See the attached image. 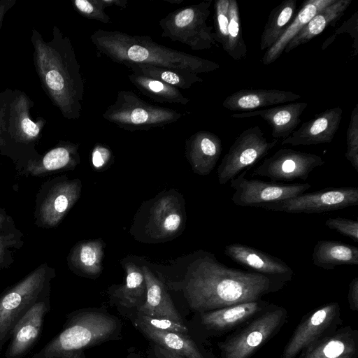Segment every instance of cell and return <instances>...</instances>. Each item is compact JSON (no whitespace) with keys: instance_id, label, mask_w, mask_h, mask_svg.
<instances>
[{"instance_id":"cell-1","label":"cell","mask_w":358,"mask_h":358,"mask_svg":"<svg viewBox=\"0 0 358 358\" xmlns=\"http://www.w3.org/2000/svg\"><path fill=\"white\" fill-rule=\"evenodd\" d=\"M199 255L189 265L182 290L189 307L200 313L259 300L286 282L229 267L210 252Z\"/></svg>"},{"instance_id":"cell-2","label":"cell","mask_w":358,"mask_h":358,"mask_svg":"<svg viewBox=\"0 0 358 358\" xmlns=\"http://www.w3.org/2000/svg\"><path fill=\"white\" fill-rule=\"evenodd\" d=\"M31 42L35 69L44 92L64 117L78 120L83 108L84 81L71 39L54 25L50 41H45L33 28Z\"/></svg>"},{"instance_id":"cell-3","label":"cell","mask_w":358,"mask_h":358,"mask_svg":"<svg viewBox=\"0 0 358 358\" xmlns=\"http://www.w3.org/2000/svg\"><path fill=\"white\" fill-rule=\"evenodd\" d=\"M90 39L100 53L127 67L131 64H150L187 70L196 74L220 68L213 61L167 48L155 42L148 35H131L99 29L93 32Z\"/></svg>"},{"instance_id":"cell-4","label":"cell","mask_w":358,"mask_h":358,"mask_svg":"<svg viewBox=\"0 0 358 358\" xmlns=\"http://www.w3.org/2000/svg\"><path fill=\"white\" fill-rule=\"evenodd\" d=\"M120 320L103 308L69 313L62 331L30 358H84V350L120 338Z\"/></svg>"},{"instance_id":"cell-5","label":"cell","mask_w":358,"mask_h":358,"mask_svg":"<svg viewBox=\"0 0 358 358\" xmlns=\"http://www.w3.org/2000/svg\"><path fill=\"white\" fill-rule=\"evenodd\" d=\"M178 110L151 104L130 90H119L115 102L108 106L103 118L129 131H148L177 122Z\"/></svg>"},{"instance_id":"cell-6","label":"cell","mask_w":358,"mask_h":358,"mask_svg":"<svg viewBox=\"0 0 358 358\" xmlns=\"http://www.w3.org/2000/svg\"><path fill=\"white\" fill-rule=\"evenodd\" d=\"M54 270L45 264L0 294V350L14 327L50 285Z\"/></svg>"},{"instance_id":"cell-7","label":"cell","mask_w":358,"mask_h":358,"mask_svg":"<svg viewBox=\"0 0 358 358\" xmlns=\"http://www.w3.org/2000/svg\"><path fill=\"white\" fill-rule=\"evenodd\" d=\"M212 1L178 8L159 22L161 36L189 46L192 50L210 49L216 45L213 27L207 24Z\"/></svg>"},{"instance_id":"cell-8","label":"cell","mask_w":358,"mask_h":358,"mask_svg":"<svg viewBox=\"0 0 358 358\" xmlns=\"http://www.w3.org/2000/svg\"><path fill=\"white\" fill-rule=\"evenodd\" d=\"M278 143L268 141L259 126L243 130L235 138L217 167L220 185H225L244 171H248L268 154Z\"/></svg>"},{"instance_id":"cell-9","label":"cell","mask_w":358,"mask_h":358,"mask_svg":"<svg viewBox=\"0 0 358 358\" xmlns=\"http://www.w3.org/2000/svg\"><path fill=\"white\" fill-rule=\"evenodd\" d=\"M358 204L356 187H331L303 193L282 201L261 206L266 210L288 213H321L341 210Z\"/></svg>"},{"instance_id":"cell-10","label":"cell","mask_w":358,"mask_h":358,"mask_svg":"<svg viewBox=\"0 0 358 358\" xmlns=\"http://www.w3.org/2000/svg\"><path fill=\"white\" fill-rule=\"evenodd\" d=\"M247 171L230 181L234 190L231 201L235 205L261 207L264 205L299 196L311 187L309 183L282 184L245 177Z\"/></svg>"},{"instance_id":"cell-11","label":"cell","mask_w":358,"mask_h":358,"mask_svg":"<svg viewBox=\"0 0 358 358\" xmlns=\"http://www.w3.org/2000/svg\"><path fill=\"white\" fill-rule=\"evenodd\" d=\"M324 163L317 155L282 148L264 159L255 169L252 176L266 177L275 182H290L296 179L306 180L315 168Z\"/></svg>"},{"instance_id":"cell-12","label":"cell","mask_w":358,"mask_h":358,"mask_svg":"<svg viewBox=\"0 0 358 358\" xmlns=\"http://www.w3.org/2000/svg\"><path fill=\"white\" fill-rule=\"evenodd\" d=\"M285 317L282 308L262 315L221 345L222 358H248L280 327Z\"/></svg>"},{"instance_id":"cell-13","label":"cell","mask_w":358,"mask_h":358,"mask_svg":"<svg viewBox=\"0 0 358 358\" xmlns=\"http://www.w3.org/2000/svg\"><path fill=\"white\" fill-rule=\"evenodd\" d=\"M50 285H48L16 324L6 350L5 358H22L38 343L45 315L50 310Z\"/></svg>"},{"instance_id":"cell-14","label":"cell","mask_w":358,"mask_h":358,"mask_svg":"<svg viewBox=\"0 0 358 358\" xmlns=\"http://www.w3.org/2000/svg\"><path fill=\"white\" fill-rule=\"evenodd\" d=\"M80 193L78 180L54 182L38 204V225L45 228L57 226L78 200Z\"/></svg>"},{"instance_id":"cell-15","label":"cell","mask_w":358,"mask_h":358,"mask_svg":"<svg viewBox=\"0 0 358 358\" xmlns=\"http://www.w3.org/2000/svg\"><path fill=\"white\" fill-rule=\"evenodd\" d=\"M224 252L233 262L255 273L285 282L294 275L292 268L281 259L253 247L233 243L225 246Z\"/></svg>"},{"instance_id":"cell-16","label":"cell","mask_w":358,"mask_h":358,"mask_svg":"<svg viewBox=\"0 0 358 358\" xmlns=\"http://www.w3.org/2000/svg\"><path fill=\"white\" fill-rule=\"evenodd\" d=\"M337 303H330L307 315L297 327L285 348L282 358H295L302 350L319 341L338 313Z\"/></svg>"},{"instance_id":"cell-17","label":"cell","mask_w":358,"mask_h":358,"mask_svg":"<svg viewBox=\"0 0 358 358\" xmlns=\"http://www.w3.org/2000/svg\"><path fill=\"white\" fill-rule=\"evenodd\" d=\"M343 110L341 107L329 108L303 122L289 136L282 139L281 145H314L331 143L341 124Z\"/></svg>"},{"instance_id":"cell-18","label":"cell","mask_w":358,"mask_h":358,"mask_svg":"<svg viewBox=\"0 0 358 358\" xmlns=\"http://www.w3.org/2000/svg\"><path fill=\"white\" fill-rule=\"evenodd\" d=\"M222 150L220 138L214 133L200 130L185 141L186 157L194 173L208 176L214 169Z\"/></svg>"},{"instance_id":"cell-19","label":"cell","mask_w":358,"mask_h":358,"mask_svg":"<svg viewBox=\"0 0 358 358\" xmlns=\"http://www.w3.org/2000/svg\"><path fill=\"white\" fill-rule=\"evenodd\" d=\"M307 107L306 102H295L262 110L236 113L231 114V117L247 118L259 116L271 126L274 139H285L301 123V115Z\"/></svg>"},{"instance_id":"cell-20","label":"cell","mask_w":358,"mask_h":358,"mask_svg":"<svg viewBox=\"0 0 358 358\" xmlns=\"http://www.w3.org/2000/svg\"><path fill=\"white\" fill-rule=\"evenodd\" d=\"M291 91L276 89H243L227 96L222 106L234 112H248L258 108L275 106L300 99Z\"/></svg>"},{"instance_id":"cell-21","label":"cell","mask_w":358,"mask_h":358,"mask_svg":"<svg viewBox=\"0 0 358 358\" xmlns=\"http://www.w3.org/2000/svg\"><path fill=\"white\" fill-rule=\"evenodd\" d=\"M146 285V299L137 311L152 317H163L185 324L164 284L145 266L142 268Z\"/></svg>"},{"instance_id":"cell-22","label":"cell","mask_w":358,"mask_h":358,"mask_svg":"<svg viewBox=\"0 0 358 358\" xmlns=\"http://www.w3.org/2000/svg\"><path fill=\"white\" fill-rule=\"evenodd\" d=\"M336 0H308L303 3L285 32L264 54L262 63L268 65L275 62L284 52L289 42L298 34L304 26L320 10Z\"/></svg>"},{"instance_id":"cell-23","label":"cell","mask_w":358,"mask_h":358,"mask_svg":"<svg viewBox=\"0 0 358 358\" xmlns=\"http://www.w3.org/2000/svg\"><path fill=\"white\" fill-rule=\"evenodd\" d=\"M134 326L151 343L187 358H206L188 334L163 331L131 318Z\"/></svg>"},{"instance_id":"cell-24","label":"cell","mask_w":358,"mask_h":358,"mask_svg":"<svg viewBox=\"0 0 358 358\" xmlns=\"http://www.w3.org/2000/svg\"><path fill=\"white\" fill-rule=\"evenodd\" d=\"M312 260L315 266L333 270L342 265H358V248L336 241L321 240L313 248Z\"/></svg>"},{"instance_id":"cell-25","label":"cell","mask_w":358,"mask_h":358,"mask_svg":"<svg viewBox=\"0 0 358 358\" xmlns=\"http://www.w3.org/2000/svg\"><path fill=\"white\" fill-rule=\"evenodd\" d=\"M126 271L124 283L111 292L110 299L118 307L136 313L146 299L145 278L142 269L133 263L126 265Z\"/></svg>"},{"instance_id":"cell-26","label":"cell","mask_w":358,"mask_h":358,"mask_svg":"<svg viewBox=\"0 0 358 358\" xmlns=\"http://www.w3.org/2000/svg\"><path fill=\"white\" fill-rule=\"evenodd\" d=\"M352 0H336L318 12L287 45L284 52L288 53L320 34L328 26L335 23L343 15Z\"/></svg>"},{"instance_id":"cell-27","label":"cell","mask_w":358,"mask_h":358,"mask_svg":"<svg viewBox=\"0 0 358 358\" xmlns=\"http://www.w3.org/2000/svg\"><path fill=\"white\" fill-rule=\"evenodd\" d=\"M259 300L242 303L201 313L202 324L210 329L223 331L246 321L262 309Z\"/></svg>"},{"instance_id":"cell-28","label":"cell","mask_w":358,"mask_h":358,"mask_svg":"<svg viewBox=\"0 0 358 358\" xmlns=\"http://www.w3.org/2000/svg\"><path fill=\"white\" fill-rule=\"evenodd\" d=\"M181 224L182 214L175 198L163 197L153 206L149 227L155 236L170 237L180 229Z\"/></svg>"},{"instance_id":"cell-29","label":"cell","mask_w":358,"mask_h":358,"mask_svg":"<svg viewBox=\"0 0 358 358\" xmlns=\"http://www.w3.org/2000/svg\"><path fill=\"white\" fill-rule=\"evenodd\" d=\"M356 337L350 331L319 340L305 350L301 358H355Z\"/></svg>"},{"instance_id":"cell-30","label":"cell","mask_w":358,"mask_h":358,"mask_svg":"<svg viewBox=\"0 0 358 358\" xmlns=\"http://www.w3.org/2000/svg\"><path fill=\"white\" fill-rule=\"evenodd\" d=\"M127 76L131 83L142 94L155 101L184 106L189 101V99L185 96L179 89L154 78L133 72Z\"/></svg>"},{"instance_id":"cell-31","label":"cell","mask_w":358,"mask_h":358,"mask_svg":"<svg viewBox=\"0 0 358 358\" xmlns=\"http://www.w3.org/2000/svg\"><path fill=\"white\" fill-rule=\"evenodd\" d=\"M296 8V0H284L271 10L261 35V50L271 47L282 36L294 19Z\"/></svg>"},{"instance_id":"cell-32","label":"cell","mask_w":358,"mask_h":358,"mask_svg":"<svg viewBox=\"0 0 358 358\" xmlns=\"http://www.w3.org/2000/svg\"><path fill=\"white\" fill-rule=\"evenodd\" d=\"M133 73L154 78L178 89H189L194 83L203 82L196 73L187 70L175 69L150 64H131L127 66Z\"/></svg>"},{"instance_id":"cell-33","label":"cell","mask_w":358,"mask_h":358,"mask_svg":"<svg viewBox=\"0 0 358 358\" xmlns=\"http://www.w3.org/2000/svg\"><path fill=\"white\" fill-rule=\"evenodd\" d=\"M78 144L61 141L49 150L38 164H34L31 171L38 174L75 166L79 162Z\"/></svg>"},{"instance_id":"cell-34","label":"cell","mask_w":358,"mask_h":358,"mask_svg":"<svg viewBox=\"0 0 358 358\" xmlns=\"http://www.w3.org/2000/svg\"><path fill=\"white\" fill-rule=\"evenodd\" d=\"M103 245L99 241H89L76 245L71 254L72 265L88 275H97L101 271Z\"/></svg>"},{"instance_id":"cell-35","label":"cell","mask_w":358,"mask_h":358,"mask_svg":"<svg viewBox=\"0 0 358 358\" xmlns=\"http://www.w3.org/2000/svg\"><path fill=\"white\" fill-rule=\"evenodd\" d=\"M224 51L235 60L245 59L247 55V46L243 38L239 8L236 0H229L228 39Z\"/></svg>"},{"instance_id":"cell-36","label":"cell","mask_w":358,"mask_h":358,"mask_svg":"<svg viewBox=\"0 0 358 358\" xmlns=\"http://www.w3.org/2000/svg\"><path fill=\"white\" fill-rule=\"evenodd\" d=\"M215 40L225 50L228 39L229 0H217L215 3Z\"/></svg>"},{"instance_id":"cell-37","label":"cell","mask_w":358,"mask_h":358,"mask_svg":"<svg viewBox=\"0 0 358 358\" xmlns=\"http://www.w3.org/2000/svg\"><path fill=\"white\" fill-rule=\"evenodd\" d=\"M72 4L75 10L87 19L94 20L103 24L111 22L101 0H73Z\"/></svg>"},{"instance_id":"cell-38","label":"cell","mask_w":358,"mask_h":358,"mask_svg":"<svg viewBox=\"0 0 358 358\" xmlns=\"http://www.w3.org/2000/svg\"><path fill=\"white\" fill-rule=\"evenodd\" d=\"M346 134L347 149L345 157L355 171H358V104L355 105L351 112Z\"/></svg>"},{"instance_id":"cell-39","label":"cell","mask_w":358,"mask_h":358,"mask_svg":"<svg viewBox=\"0 0 358 358\" xmlns=\"http://www.w3.org/2000/svg\"><path fill=\"white\" fill-rule=\"evenodd\" d=\"M131 318L136 319L157 329L183 334H188L189 333V329L185 324H180L169 319L149 317L138 312L135 313Z\"/></svg>"},{"instance_id":"cell-40","label":"cell","mask_w":358,"mask_h":358,"mask_svg":"<svg viewBox=\"0 0 358 358\" xmlns=\"http://www.w3.org/2000/svg\"><path fill=\"white\" fill-rule=\"evenodd\" d=\"M343 32L350 34L353 39L352 46L354 49V56H357L358 53V11H356L350 19L344 22V23L335 31L333 35L322 43V49H326L338 35Z\"/></svg>"},{"instance_id":"cell-41","label":"cell","mask_w":358,"mask_h":358,"mask_svg":"<svg viewBox=\"0 0 358 358\" xmlns=\"http://www.w3.org/2000/svg\"><path fill=\"white\" fill-rule=\"evenodd\" d=\"M325 225L330 229H334L339 234L347 236L355 242H358V222L343 217L329 218Z\"/></svg>"},{"instance_id":"cell-42","label":"cell","mask_w":358,"mask_h":358,"mask_svg":"<svg viewBox=\"0 0 358 358\" xmlns=\"http://www.w3.org/2000/svg\"><path fill=\"white\" fill-rule=\"evenodd\" d=\"M17 234L14 233L0 234V268L5 266L11 260L10 248L16 246Z\"/></svg>"},{"instance_id":"cell-43","label":"cell","mask_w":358,"mask_h":358,"mask_svg":"<svg viewBox=\"0 0 358 358\" xmlns=\"http://www.w3.org/2000/svg\"><path fill=\"white\" fill-rule=\"evenodd\" d=\"M111 158V150L105 145L96 143L92 150V164L96 169H100L107 165Z\"/></svg>"},{"instance_id":"cell-44","label":"cell","mask_w":358,"mask_h":358,"mask_svg":"<svg viewBox=\"0 0 358 358\" xmlns=\"http://www.w3.org/2000/svg\"><path fill=\"white\" fill-rule=\"evenodd\" d=\"M151 343V342H150ZM148 358H187L185 356L171 352L163 347L151 343Z\"/></svg>"},{"instance_id":"cell-45","label":"cell","mask_w":358,"mask_h":358,"mask_svg":"<svg viewBox=\"0 0 358 358\" xmlns=\"http://www.w3.org/2000/svg\"><path fill=\"white\" fill-rule=\"evenodd\" d=\"M348 300L351 309H358V277L354 278L349 285Z\"/></svg>"},{"instance_id":"cell-46","label":"cell","mask_w":358,"mask_h":358,"mask_svg":"<svg viewBox=\"0 0 358 358\" xmlns=\"http://www.w3.org/2000/svg\"><path fill=\"white\" fill-rule=\"evenodd\" d=\"M11 227L14 228L12 219L0 209V233H14Z\"/></svg>"},{"instance_id":"cell-47","label":"cell","mask_w":358,"mask_h":358,"mask_svg":"<svg viewBox=\"0 0 358 358\" xmlns=\"http://www.w3.org/2000/svg\"><path fill=\"white\" fill-rule=\"evenodd\" d=\"M16 0H1L0 1V29L3 24V18L9 9L16 3Z\"/></svg>"},{"instance_id":"cell-48","label":"cell","mask_w":358,"mask_h":358,"mask_svg":"<svg viewBox=\"0 0 358 358\" xmlns=\"http://www.w3.org/2000/svg\"><path fill=\"white\" fill-rule=\"evenodd\" d=\"M105 7L116 6L122 8H126L127 6V0H101Z\"/></svg>"},{"instance_id":"cell-49","label":"cell","mask_w":358,"mask_h":358,"mask_svg":"<svg viewBox=\"0 0 358 358\" xmlns=\"http://www.w3.org/2000/svg\"><path fill=\"white\" fill-rule=\"evenodd\" d=\"M163 1L168 2L169 3L176 4V5L180 4L181 3L185 1V0H163Z\"/></svg>"}]
</instances>
